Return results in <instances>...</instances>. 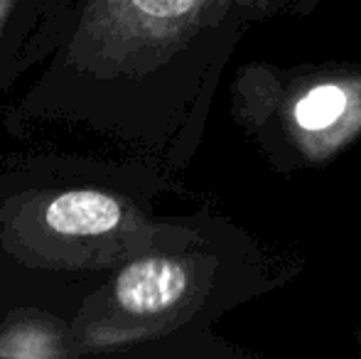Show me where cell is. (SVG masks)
<instances>
[{
    "mask_svg": "<svg viewBox=\"0 0 361 359\" xmlns=\"http://www.w3.org/2000/svg\"><path fill=\"white\" fill-rule=\"evenodd\" d=\"M283 5L295 0H74L59 47L3 123L18 135L39 123L86 128L180 170L236 39Z\"/></svg>",
    "mask_w": 361,
    "mask_h": 359,
    "instance_id": "6da1fadb",
    "label": "cell"
},
{
    "mask_svg": "<svg viewBox=\"0 0 361 359\" xmlns=\"http://www.w3.org/2000/svg\"><path fill=\"white\" fill-rule=\"evenodd\" d=\"M167 182L143 158L47 153L0 168V305L74 320L140 244Z\"/></svg>",
    "mask_w": 361,
    "mask_h": 359,
    "instance_id": "7a4b0ae2",
    "label": "cell"
},
{
    "mask_svg": "<svg viewBox=\"0 0 361 359\" xmlns=\"http://www.w3.org/2000/svg\"><path fill=\"white\" fill-rule=\"evenodd\" d=\"M278 283L243 231L209 214L155 217L72 320L79 357H219L212 325Z\"/></svg>",
    "mask_w": 361,
    "mask_h": 359,
    "instance_id": "3957f363",
    "label": "cell"
},
{
    "mask_svg": "<svg viewBox=\"0 0 361 359\" xmlns=\"http://www.w3.org/2000/svg\"><path fill=\"white\" fill-rule=\"evenodd\" d=\"M231 116L276 170L327 165L361 135V64L251 62L233 79Z\"/></svg>",
    "mask_w": 361,
    "mask_h": 359,
    "instance_id": "277c9868",
    "label": "cell"
},
{
    "mask_svg": "<svg viewBox=\"0 0 361 359\" xmlns=\"http://www.w3.org/2000/svg\"><path fill=\"white\" fill-rule=\"evenodd\" d=\"M74 0H0V99L59 47Z\"/></svg>",
    "mask_w": 361,
    "mask_h": 359,
    "instance_id": "5b68a950",
    "label": "cell"
},
{
    "mask_svg": "<svg viewBox=\"0 0 361 359\" xmlns=\"http://www.w3.org/2000/svg\"><path fill=\"white\" fill-rule=\"evenodd\" d=\"M0 359H81L69 317L0 305Z\"/></svg>",
    "mask_w": 361,
    "mask_h": 359,
    "instance_id": "8992f818",
    "label": "cell"
},
{
    "mask_svg": "<svg viewBox=\"0 0 361 359\" xmlns=\"http://www.w3.org/2000/svg\"><path fill=\"white\" fill-rule=\"evenodd\" d=\"M357 340H359V350H361V327H359V332H357Z\"/></svg>",
    "mask_w": 361,
    "mask_h": 359,
    "instance_id": "52a82bcc",
    "label": "cell"
},
{
    "mask_svg": "<svg viewBox=\"0 0 361 359\" xmlns=\"http://www.w3.org/2000/svg\"><path fill=\"white\" fill-rule=\"evenodd\" d=\"M295 3H302V0H295Z\"/></svg>",
    "mask_w": 361,
    "mask_h": 359,
    "instance_id": "ba28073f",
    "label": "cell"
}]
</instances>
